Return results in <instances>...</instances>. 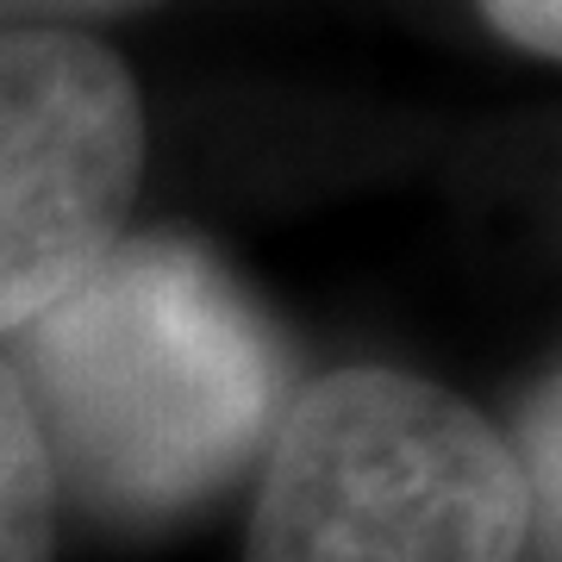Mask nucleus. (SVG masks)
Returning a JSON list of instances; mask_svg holds the SVG:
<instances>
[{"instance_id":"1","label":"nucleus","mask_w":562,"mask_h":562,"mask_svg":"<svg viewBox=\"0 0 562 562\" xmlns=\"http://www.w3.org/2000/svg\"><path fill=\"white\" fill-rule=\"evenodd\" d=\"M57 506L150 531L188 519L262 469L294 357L276 319L213 250L125 232L94 276L13 331Z\"/></svg>"},{"instance_id":"2","label":"nucleus","mask_w":562,"mask_h":562,"mask_svg":"<svg viewBox=\"0 0 562 562\" xmlns=\"http://www.w3.org/2000/svg\"><path fill=\"white\" fill-rule=\"evenodd\" d=\"M513 443L450 387L357 362L288 406L257 469L244 562H525Z\"/></svg>"},{"instance_id":"3","label":"nucleus","mask_w":562,"mask_h":562,"mask_svg":"<svg viewBox=\"0 0 562 562\" xmlns=\"http://www.w3.org/2000/svg\"><path fill=\"white\" fill-rule=\"evenodd\" d=\"M144 101L106 44L0 32V338L25 331L132 232Z\"/></svg>"},{"instance_id":"4","label":"nucleus","mask_w":562,"mask_h":562,"mask_svg":"<svg viewBox=\"0 0 562 562\" xmlns=\"http://www.w3.org/2000/svg\"><path fill=\"white\" fill-rule=\"evenodd\" d=\"M57 519L63 506L38 425H32L20 375L0 357V562H50L57 557Z\"/></svg>"},{"instance_id":"5","label":"nucleus","mask_w":562,"mask_h":562,"mask_svg":"<svg viewBox=\"0 0 562 562\" xmlns=\"http://www.w3.org/2000/svg\"><path fill=\"white\" fill-rule=\"evenodd\" d=\"M557 375H543L538 394L525 401L519 438L513 443V462H519V482H525V506H531V538H543V550L557 557L562 538V469H557Z\"/></svg>"},{"instance_id":"6","label":"nucleus","mask_w":562,"mask_h":562,"mask_svg":"<svg viewBox=\"0 0 562 562\" xmlns=\"http://www.w3.org/2000/svg\"><path fill=\"white\" fill-rule=\"evenodd\" d=\"M482 20L531 57H562V0H475Z\"/></svg>"}]
</instances>
